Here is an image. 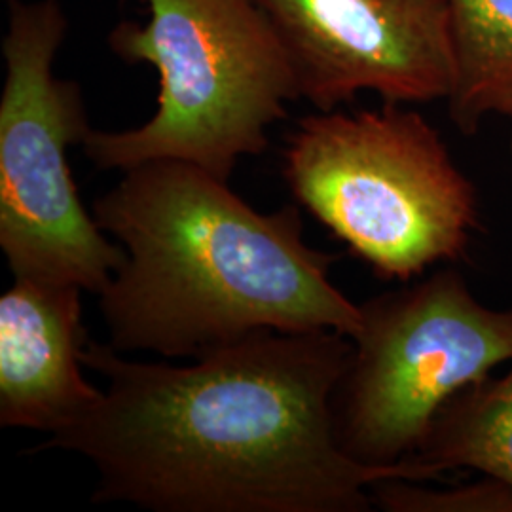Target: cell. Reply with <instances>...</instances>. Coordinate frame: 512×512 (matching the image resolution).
I'll return each mask as SVG.
<instances>
[{"label": "cell", "instance_id": "1", "mask_svg": "<svg viewBox=\"0 0 512 512\" xmlns=\"http://www.w3.org/2000/svg\"><path fill=\"white\" fill-rule=\"evenodd\" d=\"M353 349L336 330H262L194 359L139 363L90 340L107 387L38 450H67L99 475L93 503L154 512H368L382 480L425 482L414 461L363 465L340 448L332 395Z\"/></svg>", "mask_w": 512, "mask_h": 512}, {"label": "cell", "instance_id": "2", "mask_svg": "<svg viewBox=\"0 0 512 512\" xmlns=\"http://www.w3.org/2000/svg\"><path fill=\"white\" fill-rule=\"evenodd\" d=\"M126 258L99 293L110 348L198 359L262 330L353 338L361 306L330 281L294 205L258 213L198 165L129 167L93 202Z\"/></svg>", "mask_w": 512, "mask_h": 512}, {"label": "cell", "instance_id": "3", "mask_svg": "<svg viewBox=\"0 0 512 512\" xmlns=\"http://www.w3.org/2000/svg\"><path fill=\"white\" fill-rule=\"evenodd\" d=\"M148 19L120 21L112 54L158 73L156 112L124 131L93 129L82 148L97 169L177 160L228 181L298 101L291 59L255 0H141Z\"/></svg>", "mask_w": 512, "mask_h": 512}, {"label": "cell", "instance_id": "4", "mask_svg": "<svg viewBox=\"0 0 512 512\" xmlns=\"http://www.w3.org/2000/svg\"><path fill=\"white\" fill-rule=\"evenodd\" d=\"M283 177L294 200L387 281L467 258L480 226L475 184L439 131L404 105L302 118Z\"/></svg>", "mask_w": 512, "mask_h": 512}, {"label": "cell", "instance_id": "5", "mask_svg": "<svg viewBox=\"0 0 512 512\" xmlns=\"http://www.w3.org/2000/svg\"><path fill=\"white\" fill-rule=\"evenodd\" d=\"M59 0H8L0 93V247L14 277L99 294L126 253L78 196L69 148L92 131L80 86L55 74Z\"/></svg>", "mask_w": 512, "mask_h": 512}, {"label": "cell", "instance_id": "6", "mask_svg": "<svg viewBox=\"0 0 512 512\" xmlns=\"http://www.w3.org/2000/svg\"><path fill=\"white\" fill-rule=\"evenodd\" d=\"M332 423L349 458L391 467L418 454L440 408L512 361V308L478 302L454 268L361 304Z\"/></svg>", "mask_w": 512, "mask_h": 512}, {"label": "cell", "instance_id": "7", "mask_svg": "<svg viewBox=\"0 0 512 512\" xmlns=\"http://www.w3.org/2000/svg\"><path fill=\"white\" fill-rule=\"evenodd\" d=\"M291 59L300 99L336 110L448 99L454 46L446 0H255Z\"/></svg>", "mask_w": 512, "mask_h": 512}, {"label": "cell", "instance_id": "8", "mask_svg": "<svg viewBox=\"0 0 512 512\" xmlns=\"http://www.w3.org/2000/svg\"><path fill=\"white\" fill-rule=\"evenodd\" d=\"M76 285L16 277L0 298V425L61 433L103 389L84 378L90 338Z\"/></svg>", "mask_w": 512, "mask_h": 512}, {"label": "cell", "instance_id": "9", "mask_svg": "<svg viewBox=\"0 0 512 512\" xmlns=\"http://www.w3.org/2000/svg\"><path fill=\"white\" fill-rule=\"evenodd\" d=\"M454 46L448 116L475 135L492 114L512 105V0H446Z\"/></svg>", "mask_w": 512, "mask_h": 512}, {"label": "cell", "instance_id": "10", "mask_svg": "<svg viewBox=\"0 0 512 512\" xmlns=\"http://www.w3.org/2000/svg\"><path fill=\"white\" fill-rule=\"evenodd\" d=\"M410 461L433 478L475 469L512 486V368L458 391L440 408Z\"/></svg>", "mask_w": 512, "mask_h": 512}, {"label": "cell", "instance_id": "11", "mask_svg": "<svg viewBox=\"0 0 512 512\" xmlns=\"http://www.w3.org/2000/svg\"><path fill=\"white\" fill-rule=\"evenodd\" d=\"M372 501L387 512H512V486L486 476L450 490H429L410 480H382Z\"/></svg>", "mask_w": 512, "mask_h": 512}, {"label": "cell", "instance_id": "12", "mask_svg": "<svg viewBox=\"0 0 512 512\" xmlns=\"http://www.w3.org/2000/svg\"><path fill=\"white\" fill-rule=\"evenodd\" d=\"M505 116H509V118H511V120H512V105H511V107H509V110H507V114H505ZM511 150H512V143H511Z\"/></svg>", "mask_w": 512, "mask_h": 512}]
</instances>
